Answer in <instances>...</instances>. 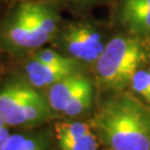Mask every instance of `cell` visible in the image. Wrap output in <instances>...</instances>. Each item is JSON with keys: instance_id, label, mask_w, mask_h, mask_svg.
<instances>
[{"instance_id": "7", "label": "cell", "mask_w": 150, "mask_h": 150, "mask_svg": "<svg viewBox=\"0 0 150 150\" xmlns=\"http://www.w3.org/2000/svg\"><path fill=\"white\" fill-rule=\"evenodd\" d=\"M116 18L129 33L140 38L150 36V0H121Z\"/></svg>"}, {"instance_id": "9", "label": "cell", "mask_w": 150, "mask_h": 150, "mask_svg": "<svg viewBox=\"0 0 150 150\" xmlns=\"http://www.w3.org/2000/svg\"><path fill=\"white\" fill-rule=\"evenodd\" d=\"M89 80L90 78L85 76L81 71L75 75L68 76L49 87L46 98L52 111L57 113L62 112L67 103Z\"/></svg>"}, {"instance_id": "4", "label": "cell", "mask_w": 150, "mask_h": 150, "mask_svg": "<svg viewBox=\"0 0 150 150\" xmlns=\"http://www.w3.org/2000/svg\"><path fill=\"white\" fill-rule=\"evenodd\" d=\"M52 116L46 96L27 80L7 79L0 85V117L9 127L38 128Z\"/></svg>"}, {"instance_id": "17", "label": "cell", "mask_w": 150, "mask_h": 150, "mask_svg": "<svg viewBox=\"0 0 150 150\" xmlns=\"http://www.w3.org/2000/svg\"><path fill=\"white\" fill-rule=\"evenodd\" d=\"M6 1H8V0H0V4L1 2H6Z\"/></svg>"}, {"instance_id": "13", "label": "cell", "mask_w": 150, "mask_h": 150, "mask_svg": "<svg viewBox=\"0 0 150 150\" xmlns=\"http://www.w3.org/2000/svg\"><path fill=\"white\" fill-rule=\"evenodd\" d=\"M129 87L134 96L150 106V79L147 69L141 67L137 70L131 78Z\"/></svg>"}, {"instance_id": "12", "label": "cell", "mask_w": 150, "mask_h": 150, "mask_svg": "<svg viewBox=\"0 0 150 150\" xmlns=\"http://www.w3.org/2000/svg\"><path fill=\"white\" fill-rule=\"evenodd\" d=\"M32 58L42 61L45 64H54V66H61V67H81L82 64H79L75 59L70 58L57 50L51 49H40L33 52Z\"/></svg>"}, {"instance_id": "3", "label": "cell", "mask_w": 150, "mask_h": 150, "mask_svg": "<svg viewBox=\"0 0 150 150\" xmlns=\"http://www.w3.org/2000/svg\"><path fill=\"white\" fill-rule=\"evenodd\" d=\"M147 58V50L140 37L129 32L113 36L93 64L97 86L113 93L125 91Z\"/></svg>"}, {"instance_id": "16", "label": "cell", "mask_w": 150, "mask_h": 150, "mask_svg": "<svg viewBox=\"0 0 150 150\" xmlns=\"http://www.w3.org/2000/svg\"><path fill=\"white\" fill-rule=\"evenodd\" d=\"M147 71H148V76H149V79H150V68H148Z\"/></svg>"}, {"instance_id": "11", "label": "cell", "mask_w": 150, "mask_h": 150, "mask_svg": "<svg viewBox=\"0 0 150 150\" xmlns=\"http://www.w3.org/2000/svg\"><path fill=\"white\" fill-rule=\"evenodd\" d=\"M93 100H95V85L90 79L67 103L61 115L69 118L79 117L90 109Z\"/></svg>"}, {"instance_id": "10", "label": "cell", "mask_w": 150, "mask_h": 150, "mask_svg": "<svg viewBox=\"0 0 150 150\" xmlns=\"http://www.w3.org/2000/svg\"><path fill=\"white\" fill-rule=\"evenodd\" d=\"M51 136L47 131H23L11 134L0 150H50Z\"/></svg>"}, {"instance_id": "14", "label": "cell", "mask_w": 150, "mask_h": 150, "mask_svg": "<svg viewBox=\"0 0 150 150\" xmlns=\"http://www.w3.org/2000/svg\"><path fill=\"white\" fill-rule=\"evenodd\" d=\"M102 0H59L60 4H64L70 10L75 12H82L92 7L99 5Z\"/></svg>"}, {"instance_id": "6", "label": "cell", "mask_w": 150, "mask_h": 150, "mask_svg": "<svg viewBox=\"0 0 150 150\" xmlns=\"http://www.w3.org/2000/svg\"><path fill=\"white\" fill-rule=\"evenodd\" d=\"M54 139L60 150H100V141L90 123L61 121L54 125Z\"/></svg>"}, {"instance_id": "1", "label": "cell", "mask_w": 150, "mask_h": 150, "mask_svg": "<svg viewBox=\"0 0 150 150\" xmlns=\"http://www.w3.org/2000/svg\"><path fill=\"white\" fill-rule=\"evenodd\" d=\"M90 126L109 150H150V106L120 91L98 107Z\"/></svg>"}, {"instance_id": "5", "label": "cell", "mask_w": 150, "mask_h": 150, "mask_svg": "<svg viewBox=\"0 0 150 150\" xmlns=\"http://www.w3.org/2000/svg\"><path fill=\"white\" fill-rule=\"evenodd\" d=\"M56 40L60 52L81 64H95L107 41L99 23L90 19L62 21Z\"/></svg>"}, {"instance_id": "2", "label": "cell", "mask_w": 150, "mask_h": 150, "mask_svg": "<svg viewBox=\"0 0 150 150\" xmlns=\"http://www.w3.org/2000/svg\"><path fill=\"white\" fill-rule=\"evenodd\" d=\"M59 0H20L0 18V47L13 52L36 51L52 41L62 19Z\"/></svg>"}, {"instance_id": "8", "label": "cell", "mask_w": 150, "mask_h": 150, "mask_svg": "<svg viewBox=\"0 0 150 150\" xmlns=\"http://www.w3.org/2000/svg\"><path fill=\"white\" fill-rule=\"evenodd\" d=\"M26 80L37 89H48L50 86L68 76L81 72V67H61L45 64L32 58L23 67Z\"/></svg>"}, {"instance_id": "15", "label": "cell", "mask_w": 150, "mask_h": 150, "mask_svg": "<svg viewBox=\"0 0 150 150\" xmlns=\"http://www.w3.org/2000/svg\"><path fill=\"white\" fill-rule=\"evenodd\" d=\"M10 136V127L4 121V119L0 117V148L7 142V140L9 139Z\"/></svg>"}]
</instances>
